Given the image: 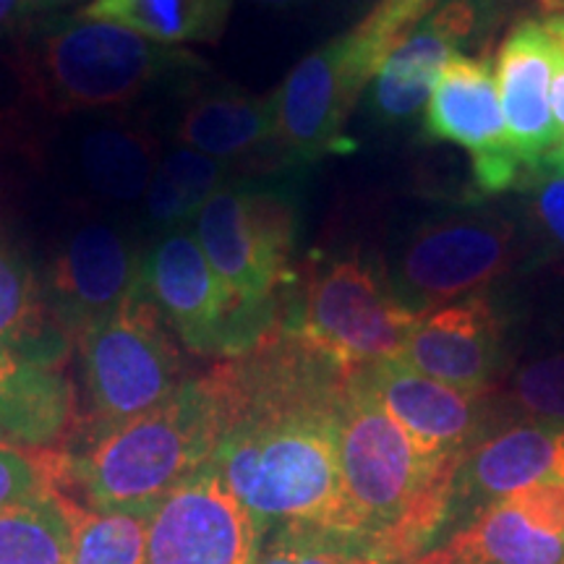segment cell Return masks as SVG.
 Instances as JSON below:
<instances>
[{"instance_id": "9a60e30c", "label": "cell", "mask_w": 564, "mask_h": 564, "mask_svg": "<svg viewBox=\"0 0 564 564\" xmlns=\"http://www.w3.org/2000/svg\"><path fill=\"white\" fill-rule=\"evenodd\" d=\"M481 24L476 0H440L371 79L369 112L379 126L411 123L429 105L434 84L447 61L460 53V42L474 37Z\"/></svg>"}, {"instance_id": "6da1fadb", "label": "cell", "mask_w": 564, "mask_h": 564, "mask_svg": "<svg viewBox=\"0 0 564 564\" xmlns=\"http://www.w3.org/2000/svg\"><path fill=\"white\" fill-rule=\"evenodd\" d=\"M352 369L291 327L207 373L217 405L212 465L259 528L350 533L337 457Z\"/></svg>"}, {"instance_id": "4dcf8cb0", "label": "cell", "mask_w": 564, "mask_h": 564, "mask_svg": "<svg viewBox=\"0 0 564 564\" xmlns=\"http://www.w3.org/2000/svg\"><path fill=\"white\" fill-rule=\"evenodd\" d=\"M160 162L162 167L171 173V178L178 183L188 207L194 209V215H199L204 204L230 181L228 162H220L209 158V154L188 150V147H175V150L167 152Z\"/></svg>"}, {"instance_id": "7a4b0ae2", "label": "cell", "mask_w": 564, "mask_h": 564, "mask_svg": "<svg viewBox=\"0 0 564 564\" xmlns=\"http://www.w3.org/2000/svg\"><path fill=\"white\" fill-rule=\"evenodd\" d=\"M337 457L350 533L382 541L413 564L447 520L460 463L423 457L358 369L345 384Z\"/></svg>"}, {"instance_id": "83f0119b", "label": "cell", "mask_w": 564, "mask_h": 564, "mask_svg": "<svg viewBox=\"0 0 564 564\" xmlns=\"http://www.w3.org/2000/svg\"><path fill=\"white\" fill-rule=\"evenodd\" d=\"M152 512L82 510L74 505L70 564H144Z\"/></svg>"}, {"instance_id": "484cf974", "label": "cell", "mask_w": 564, "mask_h": 564, "mask_svg": "<svg viewBox=\"0 0 564 564\" xmlns=\"http://www.w3.org/2000/svg\"><path fill=\"white\" fill-rule=\"evenodd\" d=\"M253 564H411L382 541L312 525L270 528Z\"/></svg>"}, {"instance_id": "5b68a950", "label": "cell", "mask_w": 564, "mask_h": 564, "mask_svg": "<svg viewBox=\"0 0 564 564\" xmlns=\"http://www.w3.org/2000/svg\"><path fill=\"white\" fill-rule=\"evenodd\" d=\"M141 293L192 352L246 356L282 327L280 308H251L212 270L194 230L175 228L141 257Z\"/></svg>"}, {"instance_id": "ac0fdd59", "label": "cell", "mask_w": 564, "mask_h": 564, "mask_svg": "<svg viewBox=\"0 0 564 564\" xmlns=\"http://www.w3.org/2000/svg\"><path fill=\"white\" fill-rule=\"evenodd\" d=\"M564 481V423H518L476 442L457 465L447 518L523 491L533 484Z\"/></svg>"}, {"instance_id": "8fae6325", "label": "cell", "mask_w": 564, "mask_h": 564, "mask_svg": "<svg viewBox=\"0 0 564 564\" xmlns=\"http://www.w3.org/2000/svg\"><path fill=\"white\" fill-rule=\"evenodd\" d=\"M413 564H564V481L486 505Z\"/></svg>"}, {"instance_id": "e575fe53", "label": "cell", "mask_w": 564, "mask_h": 564, "mask_svg": "<svg viewBox=\"0 0 564 564\" xmlns=\"http://www.w3.org/2000/svg\"><path fill=\"white\" fill-rule=\"evenodd\" d=\"M541 171H552L564 175V144H556L552 152L546 154L544 162H541Z\"/></svg>"}, {"instance_id": "3957f363", "label": "cell", "mask_w": 564, "mask_h": 564, "mask_svg": "<svg viewBox=\"0 0 564 564\" xmlns=\"http://www.w3.org/2000/svg\"><path fill=\"white\" fill-rule=\"evenodd\" d=\"M215 444L212 387L207 377L186 379L152 411L102 432H84L70 453L58 455V484H74L87 510L152 512L212 460Z\"/></svg>"}, {"instance_id": "277c9868", "label": "cell", "mask_w": 564, "mask_h": 564, "mask_svg": "<svg viewBox=\"0 0 564 564\" xmlns=\"http://www.w3.org/2000/svg\"><path fill=\"white\" fill-rule=\"evenodd\" d=\"M192 66H199L192 53L158 45L121 24L84 13L32 21L13 47L21 84L51 112L126 105Z\"/></svg>"}, {"instance_id": "d4e9b609", "label": "cell", "mask_w": 564, "mask_h": 564, "mask_svg": "<svg viewBox=\"0 0 564 564\" xmlns=\"http://www.w3.org/2000/svg\"><path fill=\"white\" fill-rule=\"evenodd\" d=\"M74 502L51 489L0 510V564H70Z\"/></svg>"}, {"instance_id": "836d02e7", "label": "cell", "mask_w": 564, "mask_h": 564, "mask_svg": "<svg viewBox=\"0 0 564 564\" xmlns=\"http://www.w3.org/2000/svg\"><path fill=\"white\" fill-rule=\"evenodd\" d=\"M552 116H554V131L556 144H564V66L556 70L554 87H552Z\"/></svg>"}, {"instance_id": "2e32d148", "label": "cell", "mask_w": 564, "mask_h": 564, "mask_svg": "<svg viewBox=\"0 0 564 564\" xmlns=\"http://www.w3.org/2000/svg\"><path fill=\"white\" fill-rule=\"evenodd\" d=\"M564 66L560 42L546 24L525 19L512 26L497 61V91L502 102L510 144L528 171H541V162L556 147L552 87Z\"/></svg>"}, {"instance_id": "d590c367", "label": "cell", "mask_w": 564, "mask_h": 564, "mask_svg": "<svg viewBox=\"0 0 564 564\" xmlns=\"http://www.w3.org/2000/svg\"><path fill=\"white\" fill-rule=\"evenodd\" d=\"M264 3H272V6H288V3H293V0H264Z\"/></svg>"}, {"instance_id": "cb8c5ba5", "label": "cell", "mask_w": 564, "mask_h": 564, "mask_svg": "<svg viewBox=\"0 0 564 564\" xmlns=\"http://www.w3.org/2000/svg\"><path fill=\"white\" fill-rule=\"evenodd\" d=\"M158 141L141 129H100L82 147V171L89 188L102 199L131 204L150 188L158 171Z\"/></svg>"}, {"instance_id": "9c48e42d", "label": "cell", "mask_w": 564, "mask_h": 564, "mask_svg": "<svg viewBox=\"0 0 564 564\" xmlns=\"http://www.w3.org/2000/svg\"><path fill=\"white\" fill-rule=\"evenodd\" d=\"M262 528L207 463L152 510L144 564H253Z\"/></svg>"}, {"instance_id": "30bf717a", "label": "cell", "mask_w": 564, "mask_h": 564, "mask_svg": "<svg viewBox=\"0 0 564 564\" xmlns=\"http://www.w3.org/2000/svg\"><path fill=\"white\" fill-rule=\"evenodd\" d=\"M423 131L453 141L474 158V181L484 194H502L531 181L510 144L489 61L455 53L434 84Z\"/></svg>"}, {"instance_id": "d6a6232c", "label": "cell", "mask_w": 564, "mask_h": 564, "mask_svg": "<svg viewBox=\"0 0 564 564\" xmlns=\"http://www.w3.org/2000/svg\"><path fill=\"white\" fill-rule=\"evenodd\" d=\"M531 192L535 220L541 223L546 236L564 251V175H544V171H535L531 175Z\"/></svg>"}, {"instance_id": "f546056e", "label": "cell", "mask_w": 564, "mask_h": 564, "mask_svg": "<svg viewBox=\"0 0 564 564\" xmlns=\"http://www.w3.org/2000/svg\"><path fill=\"white\" fill-rule=\"evenodd\" d=\"M58 489V455L0 444V510Z\"/></svg>"}, {"instance_id": "e0dca14e", "label": "cell", "mask_w": 564, "mask_h": 564, "mask_svg": "<svg viewBox=\"0 0 564 564\" xmlns=\"http://www.w3.org/2000/svg\"><path fill=\"white\" fill-rule=\"evenodd\" d=\"M502 322L484 295L423 314L400 358L411 369L465 392H484L499 369Z\"/></svg>"}, {"instance_id": "8992f818", "label": "cell", "mask_w": 564, "mask_h": 564, "mask_svg": "<svg viewBox=\"0 0 564 564\" xmlns=\"http://www.w3.org/2000/svg\"><path fill=\"white\" fill-rule=\"evenodd\" d=\"M165 327L139 285V293L118 312L79 335L89 398L87 432L137 419L165 403L186 382L181 352Z\"/></svg>"}, {"instance_id": "52a82bcc", "label": "cell", "mask_w": 564, "mask_h": 564, "mask_svg": "<svg viewBox=\"0 0 564 564\" xmlns=\"http://www.w3.org/2000/svg\"><path fill=\"white\" fill-rule=\"evenodd\" d=\"M514 257L518 230L502 212H440L400 238L387 280L394 295L423 316L502 278Z\"/></svg>"}, {"instance_id": "1f68e13d", "label": "cell", "mask_w": 564, "mask_h": 564, "mask_svg": "<svg viewBox=\"0 0 564 564\" xmlns=\"http://www.w3.org/2000/svg\"><path fill=\"white\" fill-rule=\"evenodd\" d=\"M147 220L152 223V228L171 232L175 228H186L188 223H194V209L188 207L186 196L178 188V183L171 178V173L158 165V171L152 175L150 188H147Z\"/></svg>"}, {"instance_id": "d6986e66", "label": "cell", "mask_w": 564, "mask_h": 564, "mask_svg": "<svg viewBox=\"0 0 564 564\" xmlns=\"http://www.w3.org/2000/svg\"><path fill=\"white\" fill-rule=\"evenodd\" d=\"M194 236L204 257L225 285L236 293L243 306L251 308H288L291 301L282 295V282L267 264L257 238H253L249 215H246L241 178L228 181L194 217Z\"/></svg>"}, {"instance_id": "5bb4252c", "label": "cell", "mask_w": 564, "mask_h": 564, "mask_svg": "<svg viewBox=\"0 0 564 564\" xmlns=\"http://www.w3.org/2000/svg\"><path fill=\"white\" fill-rule=\"evenodd\" d=\"M358 97L361 89L345 74L335 40L306 55L274 91L280 165H308L350 150L345 123Z\"/></svg>"}, {"instance_id": "f1b7e54d", "label": "cell", "mask_w": 564, "mask_h": 564, "mask_svg": "<svg viewBox=\"0 0 564 564\" xmlns=\"http://www.w3.org/2000/svg\"><path fill=\"white\" fill-rule=\"evenodd\" d=\"M512 398L535 421L564 423V352L518 369L512 377Z\"/></svg>"}, {"instance_id": "ffe728a7", "label": "cell", "mask_w": 564, "mask_h": 564, "mask_svg": "<svg viewBox=\"0 0 564 564\" xmlns=\"http://www.w3.org/2000/svg\"><path fill=\"white\" fill-rule=\"evenodd\" d=\"M175 139L181 147L196 150L220 162H262L274 171L278 154V105L274 95L253 97L225 89L196 97L183 110Z\"/></svg>"}, {"instance_id": "ba28073f", "label": "cell", "mask_w": 564, "mask_h": 564, "mask_svg": "<svg viewBox=\"0 0 564 564\" xmlns=\"http://www.w3.org/2000/svg\"><path fill=\"white\" fill-rule=\"evenodd\" d=\"M419 319L394 295L387 272L350 253L316 267L301 306L282 327L295 329L345 369H358L400 358Z\"/></svg>"}, {"instance_id": "4316f807", "label": "cell", "mask_w": 564, "mask_h": 564, "mask_svg": "<svg viewBox=\"0 0 564 564\" xmlns=\"http://www.w3.org/2000/svg\"><path fill=\"white\" fill-rule=\"evenodd\" d=\"M440 0H379L350 32L335 37L345 74L364 91L387 55L436 9Z\"/></svg>"}, {"instance_id": "4fadbf2b", "label": "cell", "mask_w": 564, "mask_h": 564, "mask_svg": "<svg viewBox=\"0 0 564 564\" xmlns=\"http://www.w3.org/2000/svg\"><path fill=\"white\" fill-rule=\"evenodd\" d=\"M377 394L423 457L434 463H460L484 426V392H465L415 371L403 358L358 366Z\"/></svg>"}, {"instance_id": "44dd1931", "label": "cell", "mask_w": 564, "mask_h": 564, "mask_svg": "<svg viewBox=\"0 0 564 564\" xmlns=\"http://www.w3.org/2000/svg\"><path fill=\"white\" fill-rule=\"evenodd\" d=\"M74 419V390L58 369L32 364L0 343V444L47 449Z\"/></svg>"}, {"instance_id": "7c38bea8", "label": "cell", "mask_w": 564, "mask_h": 564, "mask_svg": "<svg viewBox=\"0 0 564 564\" xmlns=\"http://www.w3.org/2000/svg\"><path fill=\"white\" fill-rule=\"evenodd\" d=\"M141 253L110 225H82L45 280L51 312L70 340L123 306L141 285Z\"/></svg>"}, {"instance_id": "603a6c76", "label": "cell", "mask_w": 564, "mask_h": 564, "mask_svg": "<svg viewBox=\"0 0 564 564\" xmlns=\"http://www.w3.org/2000/svg\"><path fill=\"white\" fill-rule=\"evenodd\" d=\"M79 13L121 24L158 45H183L220 40L230 0H91Z\"/></svg>"}, {"instance_id": "7402d4cb", "label": "cell", "mask_w": 564, "mask_h": 564, "mask_svg": "<svg viewBox=\"0 0 564 564\" xmlns=\"http://www.w3.org/2000/svg\"><path fill=\"white\" fill-rule=\"evenodd\" d=\"M0 343L26 361L58 369L70 337L51 312L45 282L30 259L0 232Z\"/></svg>"}]
</instances>
